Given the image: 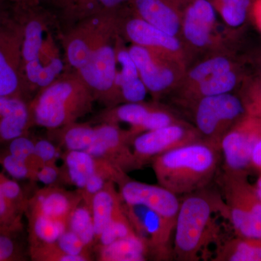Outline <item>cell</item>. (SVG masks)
Segmentation results:
<instances>
[{
	"label": "cell",
	"mask_w": 261,
	"mask_h": 261,
	"mask_svg": "<svg viewBox=\"0 0 261 261\" xmlns=\"http://www.w3.org/2000/svg\"><path fill=\"white\" fill-rule=\"evenodd\" d=\"M12 12L23 34L24 73L32 91L40 90L68 70L61 51V24L45 5L14 3Z\"/></svg>",
	"instance_id": "obj_1"
},
{
	"label": "cell",
	"mask_w": 261,
	"mask_h": 261,
	"mask_svg": "<svg viewBox=\"0 0 261 261\" xmlns=\"http://www.w3.org/2000/svg\"><path fill=\"white\" fill-rule=\"evenodd\" d=\"M221 157L219 147L200 140L161 154L151 163L159 185L181 197L208 187Z\"/></svg>",
	"instance_id": "obj_2"
},
{
	"label": "cell",
	"mask_w": 261,
	"mask_h": 261,
	"mask_svg": "<svg viewBox=\"0 0 261 261\" xmlns=\"http://www.w3.org/2000/svg\"><path fill=\"white\" fill-rule=\"evenodd\" d=\"M224 213V198L208 187L181 196L175 224L173 258L197 261L215 235V214Z\"/></svg>",
	"instance_id": "obj_3"
},
{
	"label": "cell",
	"mask_w": 261,
	"mask_h": 261,
	"mask_svg": "<svg viewBox=\"0 0 261 261\" xmlns=\"http://www.w3.org/2000/svg\"><path fill=\"white\" fill-rule=\"evenodd\" d=\"M93 94L75 70H67L54 82L39 90L30 107L33 121L47 129L75 123L90 112Z\"/></svg>",
	"instance_id": "obj_4"
},
{
	"label": "cell",
	"mask_w": 261,
	"mask_h": 261,
	"mask_svg": "<svg viewBox=\"0 0 261 261\" xmlns=\"http://www.w3.org/2000/svg\"><path fill=\"white\" fill-rule=\"evenodd\" d=\"M119 9L86 17L61 31V44L68 67L80 69L94 51L120 34Z\"/></svg>",
	"instance_id": "obj_5"
},
{
	"label": "cell",
	"mask_w": 261,
	"mask_h": 261,
	"mask_svg": "<svg viewBox=\"0 0 261 261\" xmlns=\"http://www.w3.org/2000/svg\"><path fill=\"white\" fill-rule=\"evenodd\" d=\"M180 40L191 61L199 54L231 51L211 0H190L184 13Z\"/></svg>",
	"instance_id": "obj_6"
},
{
	"label": "cell",
	"mask_w": 261,
	"mask_h": 261,
	"mask_svg": "<svg viewBox=\"0 0 261 261\" xmlns=\"http://www.w3.org/2000/svg\"><path fill=\"white\" fill-rule=\"evenodd\" d=\"M186 109L202 140L219 148L225 135L247 113L241 98L233 92L201 98Z\"/></svg>",
	"instance_id": "obj_7"
},
{
	"label": "cell",
	"mask_w": 261,
	"mask_h": 261,
	"mask_svg": "<svg viewBox=\"0 0 261 261\" xmlns=\"http://www.w3.org/2000/svg\"><path fill=\"white\" fill-rule=\"evenodd\" d=\"M221 186L227 219L237 235L261 239V200L247 175L224 172Z\"/></svg>",
	"instance_id": "obj_8"
},
{
	"label": "cell",
	"mask_w": 261,
	"mask_h": 261,
	"mask_svg": "<svg viewBox=\"0 0 261 261\" xmlns=\"http://www.w3.org/2000/svg\"><path fill=\"white\" fill-rule=\"evenodd\" d=\"M141 80L155 100L172 93L181 83L188 65L167 55L141 46L128 47Z\"/></svg>",
	"instance_id": "obj_9"
},
{
	"label": "cell",
	"mask_w": 261,
	"mask_h": 261,
	"mask_svg": "<svg viewBox=\"0 0 261 261\" xmlns=\"http://www.w3.org/2000/svg\"><path fill=\"white\" fill-rule=\"evenodd\" d=\"M118 29L124 41L173 57L190 66L191 60L181 40L141 18L128 4L119 9Z\"/></svg>",
	"instance_id": "obj_10"
},
{
	"label": "cell",
	"mask_w": 261,
	"mask_h": 261,
	"mask_svg": "<svg viewBox=\"0 0 261 261\" xmlns=\"http://www.w3.org/2000/svg\"><path fill=\"white\" fill-rule=\"evenodd\" d=\"M21 27L12 17L0 30V97L22 98L32 91L22 61Z\"/></svg>",
	"instance_id": "obj_11"
},
{
	"label": "cell",
	"mask_w": 261,
	"mask_h": 261,
	"mask_svg": "<svg viewBox=\"0 0 261 261\" xmlns=\"http://www.w3.org/2000/svg\"><path fill=\"white\" fill-rule=\"evenodd\" d=\"M260 140L261 119L246 113L221 140L224 172L248 176L252 151Z\"/></svg>",
	"instance_id": "obj_12"
},
{
	"label": "cell",
	"mask_w": 261,
	"mask_h": 261,
	"mask_svg": "<svg viewBox=\"0 0 261 261\" xmlns=\"http://www.w3.org/2000/svg\"><path fill=\"white\" fill-rule=\"evenodd\" d=\"M202 140L194 125L183 121L143 132L132 140V152L137 167L178 147Z\"/></svg>",
	"instance_id": "obj_13"
},
{
	"label": "cell",
	"mask_w": 261,
	"mask_h": 261,
	"mask_svg": "<svg viewBox=\"0 0 261 261\" xmlns=\"http://www.w3.org/2000/svg\"><path fill=\"white\" fill-rule=\"evenodd\" d=\"M123 204L134 231L147 244L149 255L157 260L173 258L171 239L175 224L144 206Z\"/></svg>",
	"instance_id": "obj_14"
},
{
	"label": "cell",
	"mask_w": 261,
	"mask_h": 261,
	"mask_svg": "<svg viewBox=\"0 0 261 261\" xmlns=\"http://www.w3.org/2000/svg\"><path fill=\"white\" fill-rule=\"evenodd\" d=\"M118 35L94 51L85 64L75 70L90 89L94 99L111 107L116 106L115 80Z\"/></svg>",
	"instance_id": "obj_15"
},
{
	"label": "cell",
	"mask_w": 261,
	"mask_h": 261,
	"mask_svg": "<svg viewBox=\"0 0 261 261\" xmlns=\"http://www.w3.org/2000/svg\"><path fill=\"white\" fill-rule=\"evenodd\" d=\"M105 123H126L134 136L179 123L184 120L173 111L159 103L128 102L113 106L105 113Z\"/></svg>",
	"instance_id": "obj_16"
},
{
	"label": "cell",
	"mask_w": 261,
	"mask_h": 261,
	"mask_svg": "<svg viewBox=\"0 0 261 261\" xmlns=\"http://www.w3.org/2000/svg\"><path fill=\"white\" fill-rule=\"evenodd\" d=\"M116 183L123 203L140 205L154 211L176 224L181 197L161 185H152L130 179L123 174Z\"/></svg>",
	"instance_id": "obj_17"
},
{
	"label": "cell",
	"mask_w": 261,
	"mask_h": 261,
	"mask_svg": "<svg viewBox=\"0 0 261 261\" xmlns=\"http://www.w3.org/2000/svg\"><path fill=\"white\" fill-rule=\"evenodd\" d=\"M190 0H130L132 11L163 32L180 39L184 13Z\"/></svg>",
	"instance_id": "obj_18"
},
{
	"label": "cell",
	"mask_w": 261,
	"mask_h": 261,
	"mask_svg": "<svg viewBox=\"0 0 261 261\" xmlns=\"http://www.w3.org/2000/svg\"><path fill=\"white\" fill-rule=\"evenodd\" d=\"M116 106L128 102H144L147 91L141 80L138 69L124 44L118 35L116 40V75L115 80Z\"/></svg>",
	"instance_id": "obj_19"
},
{
	"label": "cell",
	"mask_w": 261,
	"mask_h": 261,
	"mask_svg": "<svg viewBox=\"0 0 261 261\" xmlns=\"http://www.w3.org/2000/svg\"><path fill=\"white\" fill-rule=\"evenodd\" d=\"M130 0H53L61 31L90 15L119 9Z\"/></svg>",
	"instance_id": "obj_20"
},
{
	"label": "cell",
	"mask_w": 261,
	"mask_h": 261,
	"mask_svg": "<svg viewBox=\"0 0 261 261\" xmlns=\"http://www.w3.org/2000/svg\"><path fill=\"white\" fill-rule=\"evenodd\" d=\"M32 120L30 107L22 98L0 97V137L11 141L23 136Z\"/></svg>",
	"instance_id": "obj_21"
},
{
	"label": "cell",
	"mask_w": 261,
	"mask_h": 261,
	"mask_svg": "<svg viewBox=\"0 0 261 261\" xmlns=\"http://www.w3.org/2000/svg\"><path fill=\"white\" fill-rule=\"evenodd\" d=\"M113 182H110L106 188L91 198V211L96 238H99L105 228L123 210V201L119 193L115 190Z\"/></svg>",
	"instance_id": "obj_22"
},
{
	"label": "cell",
	"mask_w": 261,
	"mask_h": 261,
	"mask_svg": "<svg viewBox=\"0 0 261 261\" xmlns=\"http://www.w3.org/2000/svg\"><path fill=\"white\" fill-rule=\"evenodd\" d=\"M149 255L148 247L137 233L120 239L102 247L100 260L104 261H144Z\"/></svg>",
	"instance_id": "obj_23"
},
{
	"label": "cell",
	"mask_w": 261,
	"mask_h": 261,
	"mask_svg": "<svg viewBox=\"0 0 261 261\" xmlns=\"http://www.w3.org/2000/svg\"><path fill=\"white\" fill-rule=\"evenodd\" d=\"M214 261H261V239L240 237L218 248Z\"/></svg>",
	"instance_id": "obj_24"
},
{
	"label": "cell",
	"mask_w": 261,
	"mask_h": 261,
	"mask_svg": "<svg viewBox=\"0 0 261 261\" xmlns=\"http://www.w3.org/2000/svg\"><path fill=\"white\" fill-rule=\"evenodd\" d=\"M98 160L85 151H69L65 161L70 182L77 188L83 190L89 178L99 171L106 161L102 159L98 168Z\"/></svg>",
	"instance_id": "obj_25"
},
{
	"label": "cell",
	"mask_w": 261,
	"mask_h": 261,
	"mask_svg": "<svg viewBox=\"0 0 261 261\" xmlns=\"http://www.w3.org/2000/svg\"><path fill=\"white\" fill-rule=\"evenodd\" d=\"M75 207L69 195L53 190L37 196L34 211L54 219L68 221V216Z\"/></svg>",
	"instance_id": "obj_26"
},
{
	"label": "cell",
	"mask_w": 261,
	"mask_h": 261,
	"mask_svg": "<svg viewBox=\"0 0 261 261\" xmlns=\"http://www.w3.org/2000/svg\"><path fill=\"white\" fill-rule=\"evenodd\" d=\"M225 25L236 30L250 16L252 0H211Z\"/></svg>",
	"instance_id": "obj_27"
},
{
	"label": "cell",
	"mask_w": 261,
	"mask_h": 261,
	"mask_svg": "<svg viewBox=\"0 0 261 261\" xmlns=\"http://www.w3.org/2000/svg\"><path fill=\"white\" fill-rule=\"evenodd\" d=\"M32 228L39 241L45 245H53L68 229V221L54 219L34 211Z\"/></svg>",
	"instance_id": "obj_28"
},
{
	"label": "cell",
	"mask_w": 261,
	"mask_h": 261,
	"mask_svg": "<svg viewBox=\"0 0 261 261\" xmlns=\"http://www.w3.org/2000/svg\"><path fill=\"white\" fill-rule=\"evenodd\" d=\"M68 228L78 235L86 246L96 238L92 211L87 206L75 207L68 218Z\"/></svg>",
	"instance_id": "obj_29"
},
{
	"label": "cell",
	"mask_w": 261,
	"mask_h": 261,
	"mask_svg": "<svg viewBox=\"0 0 261 261\" xmlns=\"http://www.w3.org/2000/svg\"><path fill=\"white\" fill-rule=\"evenodd\" d=\"M238 94L247 114L261 119V78L255 74L247 75Z\"/></svg>",
	"instance_id": "obj_30"
},
{
	"label": "cell",
	"mask_w": 261,
	"mask_h": 261,
	"mask_svg": "<svg viewBox=\"0 0 261 261\" xmlns=\"http://www.w3.org/2000/svg\"><path fill=\"white\" fill-rule=\"evenodd\" d=\"M63 142L69 151L88 150L96 139L95 127L73 124L63 127Z\"/></svg>",
	"instance_id": "obj_31"
},
{
	"label": "cell",
	"mask_w": 261,
	"mask_h": 261,
	"mask_svg": "<svg viewBox=\"0 0 261 261\" xmlns=\"http://www.w3.org/2000/svg\"><path fill=\"white\" fill-rule=\"evenodd\" d=\"M133 233H136L135 231H134L123 208L105 228L98 239L102 247H105Z\"/></svg>",
	"instance_id": "obj_32"
},
{
	"label": "cell",
	"mask_w": 261,
	"mask_h": 261,
	"mask_svg": "<svg viewBox=\"0 0 261 261\" xmlns=\"http://www.w3.org/2000/svg\"><path fill=\"white\" fill-rule=\"evenodd\" d=\"M53 245L62 253L71 255H85L84 251L87 246L79 238L78 235L68 228Z\"/></svg>",
	"instance_id": "obj_33"
},
{
	"label": "cell",
	"mask_w": 261,
	"mask_h": 261,
	"mask_svg": "<svg viewBox=\"0 0 261 261\" xmlns=\"http://www.w3.org/2000/svg\"><path fill=\"white\" fill-rule=\"evenodd\" d=\"M35 143L27 137L20 136L11 140L10 144V154L17 159L28 161L34 156Z\"/></svg>",
	"instance_id": "obj_34"
},
{
	"label": "cell",
	"mask_w": 261,
	"mask_h": 261,
	"mask_svg": "<svg viewBox=\"0 0 261 261\" xmlns=\"http://www.w3.org/2000/svg\"><path fill=\"white\" fill-rule=\"evenodd\" d=\"M3 166L5 171L9 173L10 176L17 179L27 178L30 172L27 161L17 159L10 154L3 160Z\"/></svg>",
	"instance_id": "obj_35"
},
{
	"label": "cell",
	"mask_w": 261,
	"mask_h": 261,
	"mask_svg": "<svg viewBox=\"0 0 261 261\" xmlns=\"http://www.w3.org/2000/svg\"><path fill=\"white\" fill-rule=\"evenodd\" d=\"M34 156L42 161L43 165L53 163L58 156V150L49 141L41 140L35 143Z\"/></svg>",
	"instance_id": "obj_36"
},
{
	"label": "cell",
	"mask_w": 261,
	"mask_h": 261,
	"mask_svg": "<svg viewBox=\"0 0 261 261\" xmlns=\"http://www.w3.org/2000/svg\"><path fill=\"white\" fill-rule=\"evenodd\" d=\"M38 180L45 185H51L58 178V168L53 163H47L41 166L37 173Z\"/></svg>",
	"instance_id": "obj_37"
},
{
	"label": "cell",
	"mask_w": 261,
	"mask_h": 261,
	"mask_svg": "<svg viewBox=\"0 0 261 261\" xmlns=\"http://www.w3.org/2000/svg\"><path fill=\"white\" fill-rule=\"evenodd\" d=\"M0 190L10 202L18 199L21 193L18 184L13 180L3 179L0 181Z\"/></svg>",
	"instance_id": "obj_38"
},
{
	"label": "cell",
	"mask_w": 261,
	"mask_h": 261,
	"mask_svg": "<svg viewBox=\"0 0 261 261\" xmlns=\"http://www.w3.org/2000/svg\"><path fill=\"white\" fill-rule=\"evenodd\" d=\"M15 245L11 239L0 234V261L6 260L13 256Z\"/></svg>",
	"instance_id": "obj_39"
},
{
	"label": "cell",
	"mask_w": 261,
	"mask_h": 261,
	"mask_svg": "<svg viewBox=\"0 0 261 261\" xmlns=\"http://www.w3.org/2000/svg\"><path fill=\"white\" fill-rule=\"evenodd\" d=\"M250 15L261 33V0H252Z\"/></svg>",
	"instance_id": "obj_40"
},
{
	"label": "cell",
	"mask_w": 261,
	"mask_h": 261,
	"mask_svg": "<svg viewBox=\"0 0 261 261\" xmlns=\"http://www.w3.org/2000/svg\"><path fill=\"white\" fill-rule=\"evenodd\" d=\"M251 166L252 169L261 173V140L257 142L252 151Z\"/></svg>",
	"instance_id": "obj_41"
},
{
	"label": "cell",
	"mask_w": 261,
	"mask_h": 261,
	"mask_svg": "<svg viewBox=\"0 0 261 261\" xmlns=\"http://www.w3.org/2000/svg\"><path fill=\"white\" fill-rule=\"evenodd\" d=\"M9 202L0 190V219H3L8 214Z\"/></svg>",
	"instance_id": "obj_42"
},
{
	"label": "cell",
	"mask_w": 261,
	"mask_h": 261,
	"mask_svg": "<svg viewBox=\"0 0 261 261\" xmlns=\"http://www.w3.org/2000/svg\"><path fill=\"white\" fill-rule=\"evenodd\" d=\"M8 3L14 4V3H23V4L42 5L51 4L53 0H5Z\"/></svg>",
	"instance_id": "obj_43"
},
{
	"label": "cell",
	"mask_w": 261,
	"mask_h": 261,
	"mask_svg": "<svg viewBox=\"0 0 261 261\" xmlns=\"http://www.w3.org/2000/svg\"><path fill=\"white\" fill-rule=\"evenodd\" d=\"M252 65L255 66V72L253 74L257 75L261 78V53L252 58Z\"/></svg>",
	"instance_id": "obj_44"
},
{
	"label": "cell",
	"mask_w": 261,
	"mask_h": 261,
	"mask_svg": "<svg viewBox=\"0 0 261 261\" xmlns=\"http://www.w3.org/2000/svg\"><path fill=\"white\" fill-rule=\"evenodd\" d=\"M254 187H255L257 196L261 200V173H259V177L257 178L256 184L254 185Z\"/></svg>",
	"instance_id": "obj_45"
}]
</instances>
